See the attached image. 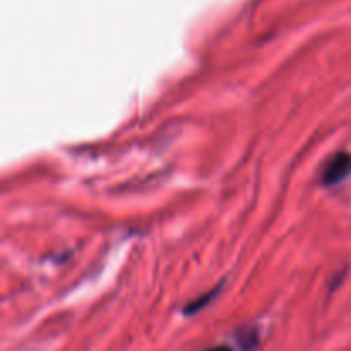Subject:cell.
Segmentation results:
<instances>
[{
	"mask_svg": "<svg viewBox=\"0 0 351 351\" xmlns=\"http://www.w3.org/2000/svg\"><path fill=\"white\" fill-rule=\"evenodd\" d=\"M351 175V153L338 151L332 154L319 171V182L324 187H335L345 182Z\"/></svg>",
	"mask_w": 351,
	"mask_h": 351,
	"instance_id": "obj_1",
	"label": "cell"
},
{
	"mask_svg": "<svg viewBox=\"0 0 351 351\" xmlns=\"http://www.w3.org/2000/svg\"><path fill=\"white\" fill-rule=\"evenodd\" d=\"M239 345L242 351H252L259 345V336H257V331L254 329H247L242 335H239Z\"/></svg>",
	"mask_w": 351,
	"mask_h": 351,
	"instance_id": "obj_3",
	"label": "cell"
},
{
	"mask_svg": "<svg viewBox=\"0 0 351 351\" xmlns=\"http://www.w3.org/2000/svg\"><path fill=\"white\" fill-rule=\"evenodd\" d=\"M204 351H233V350L226 345H219V346H213V348H208Z\"/></svg>",
	"mask_w": 351,
	"mask_h": 351,
	"instance_id": "obj_4",
	"label": "cell"
},
{
	"mask_svg": "<svg viewBox=\"0 0 351 351\" xmlns=\"http://www.w3.org/2000/svg\"><path fill=\"white\" fill-rule=\"evenodd\" d=\"M219 291H221V285H218V287H215L213 290L202 293L201 297H197L195 300H192L191 304L185 305L184 314L185 315H194V314H197V312H201L202 308H206L209 304H211L213 300H215V297L219 293Z\"/></svg>",
	"mask_w": 351,
	"mask_h": 351,
	"instance_id": "obj_2",
	"label": "cell"
}]
</instances>
